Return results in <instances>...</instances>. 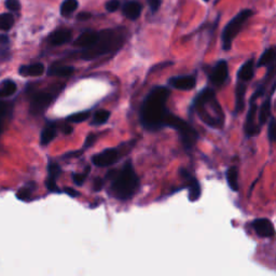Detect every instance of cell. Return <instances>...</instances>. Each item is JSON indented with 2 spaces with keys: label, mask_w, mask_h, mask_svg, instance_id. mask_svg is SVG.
<instances>
[{
  "label": "cell",
  "mask_w": 276,
  "mask_h": 276,
  "mask_svg": "<svg viewBox=\"0 0 276 276\" xmlns=\"http://www.w3.org/2000/svg\"><path fill=\"white\" fill-rule=\"evenodd\" d=\"M89 172H90V167H88V170H85L84 174H78V173L73 174L74 183L76 184L77 185H82L85 182V179H87V177H88Z\"/></svg>",
  "instance_id": "32"
},
{
  "label": "cell",
  "mask_w": 276,
  "mask_h": 276,
  "mask_svg": "<svg viewBox=\"0 0 276 276\" xmlns=\"http://www.w3.org/2000/svg\"><path fill=\"white\" fill-rule=\"evenodd\" d=\"M165 127L172 128L178 133L184 147L189 150L192 149L198 142L199 134L191 124L185 122L182 118L177 117L168 111L165 118Z\"/></svg>",
  "instance_id": "5"
},
{
  "label": "cell",
  "mask_w": 276,
  "mask_h": 276,
  "mask_svg": "<svg viewBox=\"0 0 276 276\" xmlns=\"http://www.w3.org/2000/svg\"><path fill=\"white\" fill-rule=\"evenodd\" d=\"M56 125L55 123H49L47 124V127L43 129V130L41 132V137H40V140H41V145L42 146H47L52 140L56 136Z\"/></svg>",
  "instance_id": "23"
},
{
  "label": "cell",
  "mask_w": 276,
  "mask_h": 276,
  "mask_svg": "<svg viewBox=\"0 0 276 276\" xmlns=\"http://www.w3.org/2000/svg\"><path fill=\"white\" fill-rule=\"evenodd\" d=\"M275 91V83L272 85V92H271L270 97L264 100V103L261 105L259 109V114H258V120L260 122V125H263L267 123L268 119L271 117V98H272L273 94Z\"/></svg>",
  "instance_id": "20"
},
{
  "label": "cell",
  "mask_w": 276,
  "mask_h": 276,
  "mask_svg": "<svg viewBox=\"0 0 276 276\" xmlns=\"http://www.w3.org/2000/svg\"><path fill=\"white\" fill-rule=\"evenodd\" d=\"M120 8L119 0H109L106 2V10L108 12H114Z\"/></svg>",
  "instance_id": "35"
},
{
  "label": "cell",
  "mask_w": 276,
  "mask_h": 276,
  "mask_svg": "<svg viewBox=\"0 0 276 276\" xmlns=\"http://www.w3.org/2000/svg\"><path fill=\"white\" fill-rule=\"evenodd\" d=\"M255 74V63L254 59H248L246 61L238 72V78L239 81L248 82L254 78Z\"/></svg>",
  "instance_id": "18"
},
{
  "label": "cell",
  "mask_w": 276,
  "mask_h": 276,
  "mask_svg": "<svg viewBox=\"0 0 276 276\" xmlns=\"http://www.w3.org/2000/svg\"><path fill=\"white\" fill-rule=\"evenodd\" d=\"M16 92L17 84L12 80H7L0 87V96H11Z\"/></svg>",
  "instance_id": "27"
},
{
  "label": "cell",
  "mask_w": 276,
  "mask_h": 276,
  "mask_svg": "<svg viewBox=\"0 0 276 276\" xmlns=\"http://www.w3.org/2000/svg\"><path fill=\"white\" fill-rule=\"evenodd\" d=\"M90 18H91V13H89V12H82L77 17L79 21H85V19H89Z\"/></svg>",
  "instance_id": "40"
},
{
  "label": "cell",
  "mask_w": 276,
  "mask_h": 276,
  "mask_svg": "<svg viewBox=\"0 0 276 276\" xmlns=\"http://www.w3.org/2000/svg\"><path fill=\"white\" fill-rule=\"evenodd\" d=\"M49 177L47 179V188L51 192H59V189L56 185V179L59 177L62 173V168L56 163H51L48 167Z\"/></svg>",
  "instance_id": "14"
},
{
  "label": "cell",
  "mask_w": 276,
  "mask_h": 276,
  "mask_svg": "<svg viewBox=\"0 0 276 276\" xmlns=\"http://www.w3.org/2000/svg\"><path fill=\"white\" fill-rule=\"evenodd\" d=\"M78 8L77 0H65L61 6V13L63 17H69L76 11Z\"/></svg>",
  "instance_id": "26"
},
{
  "label": "cell",
  "mask_w": 276,
  "mask_h": 276,
  "mask_svg": "<svg viewBox=\"0 0 276 276\" xmlns=\"http://www.w3.org/2000/svg\"><path fill=\"white\" fill-rule=\"evenodd\" d=\"M275 59V50L274 48H270L261 55L259 61L257 63V67H263V66H269V65L273 64Z\"/></svg>",
  "instance_id": "25"
},
{
  "label": "cell",
  "mask_w": 276,
  "mask_h": 276,
  "mask_svg": "<svg viewBox=\"0 0 276 276\" xmlns=\"http://www.w3.org/2000/svg\"><path fill=\"white\" fill-rule=\"evenodd\" d=\"M143 11V6L138 1L135 0H130V1H127L122 7V12L125 17L129 19L135 21L137 19Z\"/></svg>",
  "instance_id": "16"
},
{
  "label": "cell",
  "mask_w": 276,
  "mask_h": 276,
  "mask_svg": "<svg viewBox=\"0 0 276 276\" xmlns=\"http://www.w3.org/2000/svg\"><path fill=\"white\" fill-rule=\"evenodd\" d=\"M6 110H7L6 103L0 102V117H2V115L6 113Z\"/></svg>",
  "instance_id": "42"
},
{
  "label": "cell",
  "mask_w": 276,
  "mask_h": 276,
  "mask_svg": "<svg viewBox=\"0 0 276 276\" xmlns=\"http://www.w3.org/2000/svg\"><path fill=\"white\" fill-rule=\"evenodd\" d=\"M245 94H246V84L244 82H239L235 88V107L234 112H242L245 107Z\"/></svg>",
  "instance_id": "19"
},
{
  "label": "cell",
  "mask_w": 276,
  "mask_h": 276,
  "mask_svg": "<svg viewBox=\"0 0 276 276\" xmlns=\"http://www.w3.org/2000/svg\"><path fill=\"white\" fill-rule=\"evenodd\" d=\"M180 175H182V177L185 180V183H187V188L189 190V200L191 201V202L198 201L201 197V185L198 182V179L191 176V174L184 168L180 169Z\"/></svg>",
  "instance_id": "11"
},
{
  "label": "cell",
  "mask_w": 276,
  "mask_h": 276,
  "mask_svg": "<svg viewBox=\"0 0 276 276\" xmlns=\"http://www.w3.org/2000/svg\"><path fill=\"white\" fill-rule=\"evenodd\" d=\"M257 110L258 106L256 102H250V107L248 110L247 117H246V122H245V134L247 137H254L257 136L260 133L261 125L256 122V118H257Z\"/></svg>",
  "instance_id": "9"
},
{
  "label": "cell",
  "mask_w": 276,
  "mask_h": 276,
  "mask_svg": "<svg viewBox=\"0 0 276 276\" xmlns=\"http://www.w3.org/2000/svg\"><path fill=\"white\" fill-rule=\"evenodd\" d=\"M98 38V32L95 31H87L83 32L80 36L74 40V44L78 48L88 49L90 47H92L93 44L96 42V40Z\"/></svg>",
  "instance_id": "15"
},
{
  "label": "cell",
  "mask_w": 276,
  "mask_h": 276,
  "mask_svg": "<svg viewBox=\"0 0 276 276\" xmlns=\"http://www.w3.org/2000/svg\"><path fill=\"white\" fill-rule=\"evenodd\" d=\"M253 228L260 238H273L275 229L273 223L267 218H258L253 221Z\"/></svg>",
  "instance_id": "12"
},
{
  "label": "cell",
  "mask_w": 276,
  "mask_h": 276,
  "mask_svg": "<svg viewBox=\"0 0 276 276\" xmlns=\"http://www.w3.org/2000/svg\"><path fill=\"white\" fill-rule=\"evenodd\" d=\"M204 1H205V2H208V1H209V0H204Z\"/></svg>",
  "instance_id": "45"
},
{
  "label": "cell",
  "mask_w": 276,
  "mask_h": 276,
  "mask_svg": "<svg viewBox=\"0 0 276 276\" xmlns=\"http://www.w3.org/2000/svg\"><path fill=\"white\" fill-rule=\"evenodd\" d=\"M225 176H227V182L230 189L232 190V191H239V169L237 166H232L230 167L227 170V174H225Z\"/></svg>",
  "instance_id": "24"
},
{
  "label": "cell",
  "mask_w": 276,
  "mask_h": 276,
  "mask_svg": "<svg viewBox=\"0 0 276 276\" xmlns=\"http://www.w3.org/2000/svg\"><path fill=\"white\" fill-rule=\"evenodd\" d=\"M103 187H104V179L100 178V177L95 178L94 182H93V190H94V191L98 192L103 189Z\"/></svg>",
  "instance_id": "36"
},
{
  "label": "cell",
  "mask_w": 276,
  "mask_h": 276,
  "mask_svg": "<svg viewBox=\"0 0 276 276\" xmlns=\"http://www.w3.org/2000/svg\"><path fill=\"white\" fill-rule=\"evenodd\" d=\"M32 191L31 188H23L18 192V198L22 201H28L32 197Z\"/></svg>",
  "instance_id": "33"
},
{
  "label": "cell",
  "mask_w": 276,
  "mask_h": 276,
  "mask_svg": "<svg viewBox=\"0 0 276 276\" xmlns=\"http://www.w3.org/2000/svg\"><path fill=\"white\" fill-rule=\"evenodd\" d=\"M228 76H229L228 63L227 61H224V59H221V61H219L215 65L212 73L209 74V81L214 87L219 88L227 81Z\"/></svg>",
  "instance_id": "10"
},
{
  "label": "cell",
  "mask_w": 276,
  "mask_h": 276,
  "mask_svg": "<svg viewBox=\"0 0 276 276\" xmlns=\"http://www.w3.org/2000/svg\"><path fill=\"white\" fill-rule=\"evenodd\" d=\"M170 89L158 85L145 98L140 108L139 119L143 128L147 130H159L165 128V118L168 113L166 108Z\"/></svg>",
  "instance_id": "1"
},
{
  "label": "cell",
  "mask_w": 276,
  "mask_h": 276,
  "mask_svg": "<svg viewBox=\"0 0 276 276\" xmlns=\"http://www.w3.org/2000/svg\"><path fill=\"white\" fill-rule=\"evenodd\" d=\"M72 36L73 33L70 29H57V31H55L51 34V36L49 38V41L52 46H62V44L67 43L69 40L72 39Z\"/></svg>",
  "instance_id": "17"
},
{
  "label": "cell",
  "mask_w": 276,
  "mask_h": 276,
  "mask_svg": "<svg viewBox=\"0 0 276 276\" xmlns=\"http://www.w3.org/2000/svg\"><path fill=\"white\" fill-rule=\"evenodd\" d=\"M253 16V11L250 9H245L242 11L239 12L231 21L227 24V26L224 27L222 32V49L224 51H229L232 47V42L238 36L239 32L242 31L243 26L245 23L247 22V19Z\"/></svg>",
  "instance_id": "6"
},
{
  "label": "cell",
  "mask_w": 276,
  "mask_h": 276,
  "mask_svg": "<svg viewBox=\"0 0 276 276\" xmlns=\"http://www.w3.org/2000/svg\"><path fill=\"white\" fill-rule=\"evenodd\" d=\"M122 157V153L120 152L119 149L115 148H108L105 149L104 151L97 154H94L92 157V163L96 165L98 167H106L110 165L115 164Z\"/></svg>",
  "instance_id": "8"
},
{
  "label": "cell",
  "mask_w": 276,
  "mask_h": 276,
  "mask_svg": "<svg viewBox=\"0 0 276 276\" xmlns=\"http://www.w3.org/2000/svg\"><path fill=\"white\" fill-rule=\"evenodd\" d=\"M65 193H67L72 198H76V197H78V195H79L78 191H76V190H74L72 188H65Z\"/></svg>",
  "instance_id": "39"
},
{
  "label": "cell",
  "mask_w": 276,
  "mask_h": 276,
  "mask_svg": "<svg viewBox=\"0 0 276 276\" xmlns=\"http://www.w3.org/2000/svg\"><path fill=\"white\" fill-rule=\"evenodd\" d=\"M44 66L41 63H35L27 66H22L19 68V74L26 77H39L44 73Z\"/></svg>",
  "instance_id": "21"
},
{
  "label": "cell",
  "mask_w": 276,
  "mask_h": 276,
  "mask_svg": "<svg viewBox=\"0 0 276 276\" xmlns=\"http://www.w3.org/2000/svg\"><path fill=\"white\" fill-rule=\"evenodd\" d=\"M168 83L174 89L182 90V91H190L197 85V79L193 76H179L170 78Z\"/></svg>",
  "instance_id": "13"
},
{
  "label": "cell",
  "mask_w": 276,
  "mask_h": 276,
  "mask_svg": "<svg viewBox=\"0 0 276 276\" xmlns=\"http://www.w3.org/2000/svg\"><path fill=\"white\" fill-rule=\"evenodd\" d=\"M6 7L10 10V11L16 12L21 9V3H19L18 0H7Z\"/></svg>",
  "instance_id": "34"
},
{
  "label": "cell",
  "mask_w": 276,
  "mask_h": 276,
  "mask_svg": "<svg viewBox=\"0 0 276 276\" xmlns=\"http://www.w3.org/2000/svg\"><path fill=\"white\" fill-rule=\"evenodd\" d=\"M147 1L152 12L158 11L160 6H161V0H147Z\"/></svg>",
  "instance_id": "37"
},
{
  "label": "cell",
  "mask_w": 276,
  "mask_h": 276,
  "mask_svg": "<svg viewBox=\"0 0 276 276\" xmlns=\"http://www.w3.org/2000/svg\"><path fill=\"white\" fill-rule=\"evenodd\" d=\"M192 108L201 121L213 129H222L224 113L213 89L206 88L193 100Z\"/></svg>",
  "instance_id": "2"
},
{
  "label": "cell",
  "mask_w": 276,
  "mask_h": 276,
  "mask_svg": "<svg viewBox=\"0 0 276 276\" xmlns=\"http://www.w3.org/2000/svg\"><path fill=\"white\" fill-rule=\"evenodd\" d=\"M2 133V123H1V121H0V134Z\"/></svg>",
  "instance_id": "44"
},
{
  "label": "cell",
  "mask_w": 276,
  "mask_h": 276,
  "mask_svg": "<svg viewBox=\"0 0 276 276\" xmlns=\"http://www.w3.org/2000/svg\"><path fill=\"white\" fill-rule=\"evenodd\" d=\"M14 18L12 14H0V31H9L13 26Z\"/></svg>",
  "instance_id": "29"
},
{
  "label": "cell",
  "mask_w": 276,
  "mask_h": 276,
  "mask_svg": "<svg viewBox=\"0 0 276 276\" xmlns=\"http://www.w3.org/2000/svg\"><path fill=\"white\" fill-rule=\"evenodd\" d=\"M89 118H90V111H82V112H77V113L69 115L66 120L68 122L81 123L83 121H87Z\"/></svg>",
  "instance_id": "30"
},
{
  "label": "cell",
  "mask_w": 276,
  "mask_h": 276,
  "mask_svg": "<svg viewBox=\"0 0 276 276\" xmlns=\"http://www.w3.org/2000/svg\"><path fill=\"white\" fill-rule=\"evenodd\" d=\"M275 118L271 117V120L269 121V127H268V138L271 143H273L276 137V124H275Z\"/></svg>",
  "instance_id": "31"
},
{
  "label": "cell",
  "mask_w": 276,
  "mask_h": 276,
  "mask_svg": "<svg viewBox=\"0 0 276 276\" xmlns=\"http://www.w3.org/2000/svg\"><path fill=\"white\" fill-rule=\"evenodd\" d=\"M95 140H96V136H95L94 134H90L89 136L85 139V143H84V148H90L92 146V145L95 143Z\"/></svg>",
  "instance_id": "38"
},
{
  "label": "cell",
  "mask_w": 276,
  "mask_h": 276,
  "mask_svg": "<svg viewBox=\"0 0 276 276\" xmlns=\"http://www.w3.org/2000/svg\"><path fill=\"white\" fill-rule=\"evenodd\" d=\"M62 130H63L64 134L69 135V134H72V132H73V128L68 124H64L62 127Z\"/></svg>",
  "instance_id": "41"
},
{
  "label": "cell",
  "mask_w": 276,
  "mask_h": 276,
  "mask_svg": "<svg viewBox=\"0 0 276 276\" xmlns=\"http://www.w3.org/2000/svg\"><path fill=\"white\" fill-rule=\"evenodd\" d=\"M106 178L112 182L110 190L113 197L121 201L132 198L136 193L139 185V178L130 161L125 163L121 169L110 170Z\"/></svg>",
  "instance_id": "4"
},
{
  "label": "cell",
  "mask_w": 276,
  "mask_h": 276,
  "mask_svg": "<svg viewBox=\"0 0 276 276\" xmlns=\"http://www.w3.org/2000/svg\"><path fill=\"white\" fill-rule=\"evenodd\" d=\"M74 72V68L72 66H64V65L54 64L49 68V76H56V77H69L72 76Z\"/></svg>",
  "instance_id": "22"
},
{
  "label": "cell",
  "mask_w": 276,
  "mask_h": 276,
  "mask_svg": "<svg viewBox=\"0 0 276 276\" xmlns=\"http://www.w3.org/2000/svg\"><path fill=\"white\" fill-rule=\"evenodd\" d=\"M110 118V112L108 110H105V109H99L97 110L96 112L94 114V118H93V122L92 124L95 125H102L106 123Z\"/></svg>",
  "instance_id": "28"
},
{
  "label": "cell",
  "mask_w": 276,
  "mask_h": 276,
  "mask_svg": "<svg viewBox=\"0 0 276 276\" xmlns=\"http://www.w3.org/2000/svg\"><path fill=\"white\" fill-rule=\"evenodd\" d=\"M9 41V38L6 35H0V44H6Z\"/></svg>",
  "instance_id": "43"
},
{
  "label": "cell",
  "mask_w": 276,
  "mask_h": 276,
  "mask_svg": "<svg viewBox=\"0 0 276 276\" xmlns=\"http://www.w3.org/2000/svg\"><path fill=\"white\" fill-rule=\"evenodd\" d=\"M59 91H37L33 93L31 99V108H29L31 112L33 114H41L42 112L46 111V109L50 106L55 95Z\"/></svg>",
  "instance_id": "7"
},
{
  "label": "cell",
  "mask_w": 276,
  "mask_h": 276,
  "mask_svg": "<svg viewBox=\"0 0 276 276\" xmlns=\"http://www.w3.org/2000/svg\"><path fill=\"white\" fill-rule=\"evenodd\" d=\"M127 31L124 28L105 29L98 32V38L92 47L83 49L81 58L84 61H92L105 54L115 52L123 46L127 39Z\"/></svg>",
  "instance_id": "3"
}]
</instances>
